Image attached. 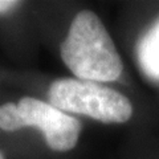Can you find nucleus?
<instances>
[{"instance_id": "f257e3e1", "label": "nucleus", "mask_w": 159, "mask_h": 159, "mask_svg": "<svg viewBox=\"0 0 159 159\" xmlns=\"http://www.w3.org/2000/svg\"><path fill=\"white\" fill-rule=\"evenodd\" d=\"M61 58L74 76L85 81H114L123 70L110 34L92 11H81L73 19L61 44Z\"/></svg>"}, {"instance_id": "f03ea898", "label": "nucleus", "mask_w": 159, "mask_h": 159, "mask_svg": "<svg viewBox=\"0 0 159 159\" xmlns=\"http://www.w3.org/2000/svg\"><path fill=\"white\" fill-rule=\"evenodd\" d=\"M52 106L64 113L84 114L103 123H123L131 118L129 98L98 82L78 78H58L48 90Z\"/></svg>"}, {"instance_id": "7ed1b4c3", "label": "nucleus", "mask_w": 159, "mask_h": 159, "mask_svg": "<svg viewBox=\"0 0 159 159\" xmlns=\"http://www.w3.org/2000/svg\"><path fill=\"white\" fill-rule=\"evenodd\" d=\"M27 126L39 127L47 145L54 151H69L77 145L81 123L77 118L33 97H23L17 103L0 106V129L16 131Z\"/></svg>"}, {"instance_id": "20e7f679", "label": "nucleus", "mask_w": 159, "mask_h": 159, "mask_svg": "<svg viewBox=\"0 0 159 159\" xmlns=\"http://www.w3.org/2000/svg\"><path fill=\"white\" fill-rule=\"evenodd\" d=\"M137 58L142 72L148 78L159 82V19L139 40Z\"/></svg>"}, {"instance_id": "39448f33", "label": "nucleus", "mask_w": 159, "mask_h": 159, "mask_svg": "<svg viewBox=\"0 0 159 159\" xmlns=\"http://www.w3.org/2000/svg\"><path fill=\"white\" fill-rule=\"evenodd\" d=\"M21 6V2L16 0H0V15H6Z\"/></svg>"}, {"instance_id": "423d86ee", "label": "nucleus", "mask_w": 159, "mask_h": 159, "mask_svg": "<svg viewBox=\"0 0 159 159\" xmlns=\"http://www.w3.org/2000/svg\"><path fill=\"white\" fill-rule=\"evenodd\" d=\"M0 159H4V155H3L2 152H0Z\"/></svg>"}]
</instances>
